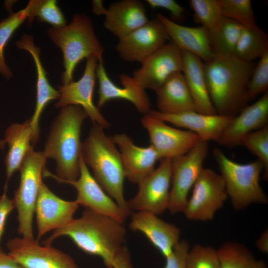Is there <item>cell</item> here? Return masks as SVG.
<instances>
[{
	"label": "cell",
	"instance_id": "44",
	"mask_svg": "<svg viewBox=\"0 0 268 268\" xmlns=\"http://www.w3.org/2000/svg\"><path fill=\"white\" fill-rule=\"evenodd\" d=\"M258 250L265 254L268 253V230H265L256 241Z\"/></svg>",
	"mask_w": 268,
	"mask_h": 268
},
{
	"label": "cell",
	"instance_id": "17",
	"mask_svg": "<svg viewBox=\"0 0 268 268\" xmlns=\"http://www.w3.org/2000/svg\"><path fill=\"white\" fill-rule=\"evenodd\" d=\"M78 207L75 201H68L60 198L43 182L35 208L37 229L36 240L38 241L50 231L67 225L73 219Z\"/></svg>",
	"mask_w": 268,
	"mask_h": 268
},
{
	"label": "cell",
	"instance_id": "4",
	"mask_svg": "<svg viewBox=\"0 0 268 268\" xmlns=\"http://www.w3.org/2000/svg\"><path fill=\"white\" fill-rule=\"evenodd\" d=\"M103 130L94 125L82 142L81 155L102 189L129 215L131 212L124 194L126 177L120 153Z\"/></svg>",
	"mask_w": 268,
	"mask_h": 268
},
{
	"label": "cell",
	"instance_id": "22",
	"mask_svg": "<svg viewBox=\"0 0 268 268\" xmlns=\"http://www.w3.org/2000/svg\"><path fill=\"white\" fill-rule=\"evenodd\" d=\"M111 138L119 147L125 177L130 182L138 184L155 169L160 158L151 145L137 146L124 133L116 134Z\"/></svg>",
	"mask_w": 268,
	"mask_h": 268
},
{
	"label": "cell",
	"instance_id": "35",
	"mask_svg": "<svg viewBox=\"0 0 268 268\" xmlns=\"http://www.w3.org/2000/svg\"><path fill=\"white\" fill-rule=\"evenodd\" d=\"M242 145L258 157L263 163V177L268 179V125L252 132L244 136Z\"/></svg>",
	"mask_w": 268,
	"mask_h": 268
},
{
	"label": "cell",
	"instance_id": "30",
	"mask_svg": "<svg viewBox=\"0 0 268 268\" xmlns=\"http://www.w3.org/2000/svg\"><path fill=\"white\" fill-rule=\"evenodd\" d=\"M217 252L220 268H268L263 260L257 259L249 248L238 242H225Z\"/></svg>",
	"mask_w": 268,
	"mask_h": 268
},
{
	"label": "cell",
	"instance_id": "1",
	"mask_svg": "<svg viewBox=\"0 0 268 268\" xmlns=\"http://www.w3.org/2000/svg\"><path fill=\"white\" fill-rule=\"evenodd\" d=\"M63 236L69 237L85 253L99 257L108 267L125 245L126 230L123 223L85 208L80 217L53 231L43 244L51 245L55 239Z\"/></svg>",
	"mask_w": 268,
	"mask_h": 268
},
{
	"label": "cell",
	"instance_id": "5",
	"mask_svg": "<svg viewBox=\"0 0 268 268\" xmlns=\"http://www.w3.org/2000/svg\"><path fill=\"white\" fill-rule=\"evenodd\" d=\"M52 42L63 54L65 71L61 79L63 84L72 81L77 65L83 59L96 57L103 61L104 49L98 39L90 18L84 14H76L69 24L48 29Z\"/></svg>",
	"mask_w": 268,
	"mask_h": 268
},
{
	"label": "cell",
	"instance_id": "23",
	"mask_svg": "<svg viewBox=\"0 0 268 268\" xmlns=\"http://www.w3.org/2000/svg\"><path fill=\"white\" fill-rule=\"evenodd\" d=\"M156 18L163 24L169 37L181 51L192 53L204 63L214 58L210 36L205 28L182 25L159 13Z\"/></svg>",
	"mask_w": 268,
	"mask_h": 268
},
{
	"label": "cell",
	"instance_id": "21",
	"mask_svg": "<svg viewBox=\"0 0 268 268\" xmlns=\"http://www.w3.org/2000/svg\"><path fill=\"white\" fill-rule=\"evenodd\" d=\"M152 116L177 127L184 128L195 133L201 141H217L221 134L234 117L205 114L197 111H189L169 115L151 110Z\"/></svg>",
	"mask_w": 268,
	"mask_h": 268
},
{
	"label": "cell",
	"instance_id": "28",
	"mask_svg": "<svg viewBox=\"0 0 268 268\" xmlns=\"http://www.w3.org/2000/svg\"><path fill=\"white\" fill-rule=\"evenodd\" d=\"M4 139L8 146L4 159L7 184L13 173L19 170L27 153L33 148L30 118L22 124L10 125L5 130Z\"/></svg>",
	"mask_w": 268,
	"mask_h": 268
},
{
	"label": "cell",
	"instance_id": "2",
	"mask_svg": "<svg viewBox=\"0 0 268 268\" xmlns=\"http://www.w3.org/2000/svg\"><path fill=\"white\" fill-rule=\"evenodd\" d=\"M254 67L253 62L234 54L215 55L204 63L207 89L216 114L235 117L247 106V88Z\"/></svg>",
	"mask_w": 268,
	"mask_h": 268
},
{
	"label": "cell",
	"instance_id": "32",
	"mask_svg": "<svg viewBox=\"0 0 268 268\" xmlns=\"http://www.w3.org/2000/svg\"><path fill=\"white\" fill-rule=\"evenodd\" d=\"M189 3L194 12L195 22L208 31L211 39L218 31L224 17L220 0H191Z\"/></svg>",
	"mask_w": 268,
	"mask_h": 268
},
{
	"label": "cell",
	"instance_id": "20",
	"mask_svg": "<svg viewBox=\"0 0 268 268\" xmlns=\"http://www.w3.org/2000/svg\"><path fill=\"white\" fill-rule=\"evenodd\" d=\"M130 229L142 233L165 258L180 241L181 230L175 225L144 211L132 212Z\"/></svg>",
	"mask_w": 268,
	"mask_h": 268
},
{
	"label": "cell",
	"instance_id": "8",
	"mask_svg": "<svg viewBox=\"0 0 268 268\" xmlns=\"http://www.w3.org/2000/svg\"><path fill=\"white\" fill-rule=\"evenodd\" d=\"M208 150L207 142L200 140L186 154L171 160L172 176L168 210L183 212L191 189L199 177Z\"/></svg>",
	"mask_w": 268,
	"mask_h": 268
},
{
	"label": "cell",
	"instance_id": "39",
	"mask_svg": "<svg viewBox=\"0 0 268 268\" xmlns=\"http://www.w3.org/2000/svg\"><path fill=\"white\" fill-rule=\"evenodd\" d=\"M190 249L185 240H180L172 253L165 258L164 268H186V259Z\"/></svg>",
	"mask_w": 268,
	"mask_h": 268
},
{
	"label": "cell",
	"instance_id": "19",
	"mask_svg": "<svg viewBox=\"0 0 268 268\" xmlns=\"http://www.w3.org/2000/svg\"><path fill=\"white\" fill-rule=\"evenodd\" d=\"M96 75L99 82L96 106L99 109L109 100L121 99L131 102L139 112L144 115L151 110L150 101L145 90L137 85L132 77L125 74L120 75L119 79L123 87L118 86L108 76L103 61L98 62Z\"/></svg>",
	"mask_w": 268,
	"mask_h": 268
},
{
	"label": "cell",
	"instance_id": "10",
	"mask_svg": "<svg viewBox=\"0 0 268 268\" xmlns=\"http://www.w3.org/2000/svg\"><path fill=\"white\" fill-rule=\"evenodd\" d=\"M159 166L138 184L136 195L127 201L130 211L159 215L168 210L171 183V160H160Z\"/></svg>",
	"mask_w": 268,
	"mask_h": 268
},
{
	"label": "cell",
	"instance_id": "18",
	"mask_svg": "<svg viewBox=\"0 0 268 268\" xmlns=\"http://www.w3.org/2000/svg\"><path fill=\"white\" fill-rule=\"evenodd\" d=\"M268 122V91L256 102L246 106L233 118L217 142L228 147L242 145L245 135L266 126Z\"/></svg>",
	"mask_w": 268,
	"mask_h": 268
},
{
	"label": "cell",
	"instance_id": "29",
	"mask_svg": "<svg viewBox=\"0 0 268 268\" xmlns=\"http://www.w3.org/2000/svg\"><path fill=\"white\" fill-rule=\"evenodd\" d=\"M39 2V0H30L24 8L0 22V73L7 79L11 78L13 74L5 63L4 48L14 32L26 19L29 24L32 23L34 12Z\"/></svg>",
	"mask_w": 268,
	"mask_h": 268
},
{
	"label": "cell",
	"instance_id": "26",
	"mask_svg": "<svg viewBox=\"0 0 268 268\" xmlns=\"http://www.w3.org/2000/svg\"><path fill=\"white\" fill-rule=\"evenodd\" d=\"M181 52L182 73L194 102L196 111L205 114H216L207 89L204 62L192 53Z\"/></svg>",
	"mask_w": 268,
	"mask_h": 268
},
{
	"label": "cell",
	"instance_id": "15",
	"mask_svg": "<svg viewBox=\"0 0 268 268\" xmlns=\"http://www.w3.org/2000/svg\"><path fill=\"white\" fill-rule=\"evenodd\" d=\"M80 173L76 180L63 181L71 185L77 191L75 200L79 205L95 212L110 217L124 224L129 215L102 189L90 173L81 155Z\"/></svg>",
	"mask_w": 268,
	"mask_h": 268
},
{
	"label": "cell",
	"instance_id": "47",
	"mask_svg": "<svg viewBox=\"0 0 268 268\" xmlns=\"http://www.w3.org/2000/svg\"><path fill=\"white\" fill-rule=\"evenodd\" d=\"M107 268H113L112 267H107Z\"/></svg>",
	"mask_w": 268,
	"mask_h": 268
},
{
	"label": "cell",
	"instance_id": "46",
	"mask_svg": "<svg viewBox=\"0 0 268 268\" xmlns=\"http://www.w3.org/2000/svg\"><path fill=\"white\" fill-rule=\"evenodd\" d=\"M6 142L4 139H0V148L3 150Z\"/></svg>",
	"mask_w": 268,
	"mask_h": 268
},
{
	"label": "cell",
	"instance_id": "45",
	"mask_svg": "<svg viewBox=\"0 0 268 268\" xmlns=\"http://www.w3.org/2000/svg\"><path fill=\"white\" fill-rule=\"evenodd\" d=\"M92 7L93 12L97 15H105L107 9H106L103 4V1L100 0H95L92 1Z\"/></svg>",
	"mask_w": 268,
	"mask_h": 268
},
{
	"label": "cell",
	"instance_id": "40",
	"mask_svg": "<svg viewBox=\"0 0 268 268\" xmlns=\"http://www.w3.org/2000/svg\"><path fill=\"white\" fill-rule=\"evenodd\" d=\"M152 8H162L168 10L174 20L180 21L184 17L185 10L183 7L174 0H146Z\"/></svg>",
	"mask_w": 268,
	"mask_h": 268
},
{
	"label": "cell",
	"instance_id": "6",
	"mask_svg": "<svg viewBox=\"0 0 268 268\" xmlns=\"http://www.w3.org/2000/svg\"><path fill=\"white\" fill-rule=\"evenodd\" d=\"M213 155L235 210H242L253 204L268 203V197L260 184V175L264 169L261 160L238 163L218 148L213 149Z\"/></svg>",
	"mask_w": 268,
	"mask_h": 268
},
{
	"label": "cell",
	"instance_id": "3",
	"mask_svg": "<svg viewBox=\"0 0 268 268\" xmlns=\"http://www.w3.org/2000/svg\"><path fill=\"white\" fill-rule=\"evenodd\" d=\"M88 118L84 110L77 105H68L61 110L51 125L44 149L47 159L56 162V174L46 168L43 176L58 182L74 181L79 176L81 143L80 134L84 120Z\"/></svg>",
	"mask_w": 268,
	"mask_h": 268
},
{
	"label": "cell",
	"instance_id": "27",
	"mask_svg": "<svg viewBox=\"0 0 268 268\" xmlns=\"http://www.w3.org/2000/svg\"><path fill=\"white\" fill-rule=\"evenodd\" d=\"M155 92L157 111L160 113L174 115L196 111L182 72L170 75Z\"/></svg>",
	"mask_w": 268,
	"mask_h": 268
},
{
	"label": "cell",
	"instance_id": "36",
	"mask_svg": "<svg viewBox=\"0 0 268 268\" xmlns=\"http://www.w3.org/2000/svg\"><path fill=\"white\" fill-rule=\"evenodd\" d=\"M186 268H220L217 250L200 244L190 249Z\"/></svg>",
	"mask_w": 268,
	"mask_h": 268
},
{
	"label": "cell",
	"instance_id": "42",
	"mask_svg": "<svg viewBox=\"0 0 268 268\" xmlns=\"http://www.w3.org/2000/svg\"><path fill=\"white\" fill-rule=\"evenodd\" d=\"M111 267L113 268H134L130 254L126 246H123L117 253Z\"/></svg>",
	"mask_w": 268,
	"mask_h": 268
},
{
	"label": "cell",
	"instance_id": "31",
	"mask_svg": "<svg viewBox=\"0 0 268 268\" xmlns=\"http://www.w3.org/2000/svg\"><path fill=\"white\" fill-rule=\"evenodd\" d=\"M268 51V34L257 25L244 26L234 54L245 61L253 62Z\"/></svg>",
	"mask_w": 268,
	"mask_h": 268
},
{
	"label": "cell",
	"instance_id": "43",
	"mask_svg": "<svg viewBox=\"0 0 268 268\" xmlns=\"http://www.w3.org/2000/svg\"><path fill=\"white\" fill-rule=\"evenodd\" d=\"M0 268H23L8 254L0 250Z\"/></svg>",
	"mask_w": 268,
	"mask_h": 268
},
{
	"label": "cell",
	"instance_id": "25",
	"mask_svg": "<svg viewBox=\"0 0 268 268\" xmlns=\"http://www.w3.org/2000/svg\"><path fill=\"white\" fill-rule=\"evenodd\" d=\"M105 16L104 27L119 39L149 21L144 5L138 0L115 2L110 5Z\"/></svg>",
	"mask_w": 268,
	"mask_h": 268
},
{
	"label": "cell",
	"instance_id": "24",
	"mask_svg": "<svg viewBox=\"0 0 268 268\" xmlns=\"http://www.w3.org/2000/svg\"><path fill=\"white\" fill-rule=\"evenodd\" d=\"M16 46L20 49L28 51L34 61L37 72L36 100L35 110L30 118L33 132V144L39 140L40 134L39 120L46 105L51 101L59 99L60 93L49 83L45 69L41 62L40 49L35 45L31 35L24 34L21 39L16 42Z\"/></svg>",
	"mask_w": 268,
	"mask_h": 268
},
{
	"label": "cell",
	"instance_id": "48",
	"mask_svg": "<svg viewBox=\"0 0 268 268\" xmlns=\"http://www.w3.org/2000/svg\"><path fill=\"white\" fill-rule=\"evenodd\" d=\"M0 250H1V249H0Z\"/></svg>",
	"mask_w": 268,
	"mask_h": 268
},
{
	"label": "cell",
	"instance_id": "33",
	"mask_svg": "<svg viewBox=\"0 0 268 268\" xmlns=\"http://www.w3.org/2000/svg\"><path fill=\"white\" fill-rule=\"evenodd\" d=\"M243 27L238 22L223 17L218 31L211 39L215 55L234 54Z\"/></svg>",
	"mask_w": 268,
	"mask_h": 268
},
{
	"label": "cell",
	"instance_id": "41",
	"mask_svg": "<svg viewBox=\"0 0 268 268\" xmlns=\"http://www.w3.org/2000/svg\"><path fill=\"white\" fill-rule=\"evenodd\" d=\"M14 208L15 207L12 200L7 197L5 191L0 196V243L4 231L7 217Z\"/></svg>",
	"mask_w": 268,
	"mask_h": 268
},
{
	"label": "cell",
	"instance_id": "7",
	"mask_svg": "<svg viewBox=\"0 0 268 268\" xmlns=\"http://www.w3.org/2000/svg\"><path fill=\"white\" fill-rule=\"evenodd\" d=\"M47 159L33 148L27 153L19 169V187L12 201L17 212L18 232L22 237L33 240V219Z\"/></svg>",
	"mask_w": 268,
	"mask_h": 268
},
{
	"label": "cell",
	"instance_id": "38",
	"mask_svg": "<svg viewBox=\"0 0 268 268\" xmlns=\"http://www.w3.org/2000/svg\"><path fill=\"white\" fill-rule=\"evenodd\" d=\"M39 22L51 24L58 28L66 25V20L56 0H40L34 13Z\"/></svg>",
	"mask_w": 268,
	"mask_h": 268
},
{
	"label": "cell",
	"instance_id": "16",
	"mask_svg": "<svg viewBox=\"0 0 268 268\" xmlns=\"http://www.w3.org/2000/svg\"><path fill=\"white\" fill-rule=\"evenodd\" d=\"M169 38L163 24L155 18L120 39L116 49L122 60L141 63Z\"/></svg>",
	"mask_w": 268,
	"mask_h": 268
},
{
	"label": "cell",
	"instance_id": "11",
	"mask_svg": "<svg viewBox=\"0 0 268 268\" xmlns=\"http://www.w3.org/2000/svg\"><path fill=\"white\" fill-rule=\"evenodd\" d=\"M147 131L150 144L160 160L170 159L188 152L200 140L194 133L168 126L162 120L148 113L140 119Z\"/></svg>",
	"mask_w": 268,
	"mask_h": 268
},
{
	"label": "cell",
	"instance_id": "13",
	"mask_svg": "<svg viewBox=\"0 0 268 268\" xmlns=\"http://www.w3.org/2000/svg\"><path fill=\"white\" fill-rule=\"evenodd\" d=\"M133 73L134 82L140 88L156 91L172 74L182 72L181 51L171 40L148 57Z\"/></svg>",
	"mask_w": 268,
	"mask_h": 268
},
{
	"label": "cell",
	"instance_id": "34",
	"mask_svg": "<svg viewBox=\"0 0 268 268\" xmlns=\"http://www.w3.org/2000/svg\"><path fill=\"white\" fill-rule=\"evenodd\" d=\"M224 17L232 19L243 26L257 25L251 0H220Z\"/></svg>",
	"mask_w": 268,
	"mask_h": 268
},
{
	"label": "cell",
	"instance_id": "14",
	"mask_svg": "<svg viewBox=\"0 0 268 268\" xmlns=\"http://www.w3.org/2000/svg\"><path fill=\"white\" fill-rule=\"evenodd\" d=\"M8 254L23 268H79L70 256L51 245L23 237L6 243Z\"/></svg>",
	"mask_w": 268,
	"mask_h": 268
},
{
	"label": "cell",
	"instance_id": "37",
	"mask_svg": "<svg viewBox=\"0 0 268 268\" xmlns=\"http://www.w3.org/2000/svg\"><path fill=\"white\" fill-rule=\"evenodd\" d=\"M268 89V51L259 58L250 77L247 92L248 102Z\"/></svg>",
	"mask_w": 268,
	"mask_h": 268
},
{
	"label": "cell",
	"instance_id": "12",
	"mask_svg": "<svg viewBox=\"0 0 268 268\" xmlns=\"http://www.w3.org/2000/svg\"><path fill=\"white\" fill-rule=\"evenodd\" d=\"M86 60L83 75L78 80L59 86L60 97L55 106L62 108L68 105L79 106L84 110L93 125L105 129L109 127L110 124L94 105L93 100L98 60L96 57Z\"/></svg>",
	"mask_w": 268,
	"mask_h": 268
},
{
	"label": "cell",
	"instance_id": "9",
	"mask_svg": "<svg viewBox=\"0 0 268 268\" xmlns=\"http://www.w3.org/2000/svg\"><path fill=\"white\" fill-rule=\"evenodd\" d=\"M227 198L221 175L211 169L203 168L192 188L183 213L190 220H211Z\"/></svg>",
	"mask_w": 268,
	"mask_h": 268
}]
</instances>
